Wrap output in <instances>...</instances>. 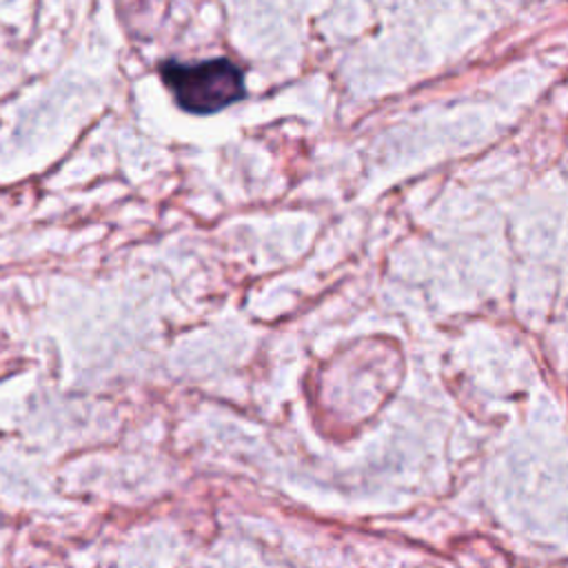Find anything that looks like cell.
I'll return each mask as SVG.
<instances>
[{
  "instance_id": "1",
  "label": "cell",
  "mask_w": 568,
  "mask_h": 568,
  "mask_svg": "<svg viewBox=\"0 0 568 568\" xmlns=\"http://www.w3.org/2000/svg\"><path fill=\"white\" fill-rule=\"evenodd\" d=\"M160 78L173 93L175 104L193 115L217 113L246 95L244 73L229 58H209L200 62L162 60Z\"/></svg>"
}]
</instances>
